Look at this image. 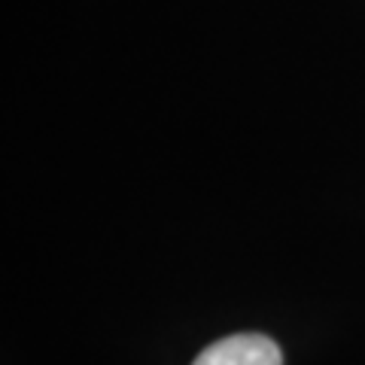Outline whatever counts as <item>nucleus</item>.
Returning <instances> with one entry per match:
<instances>
[{
	"label": "nucleus",
	"instance_id": "f257e3e1",
	"mask_svg": "<svg viewBox=\"0 0 365 365\" xmlns=\"http://www.w3.org/2000/svg\"><path fill=\"white\" fill-rule=\"evenodd\" d=\"M192 365H283V353L268 335L244 332L220 338L198 353Z\"/></svg>",
	"mask_w": 365,
	"mask_h": 365
}]
</instances>
